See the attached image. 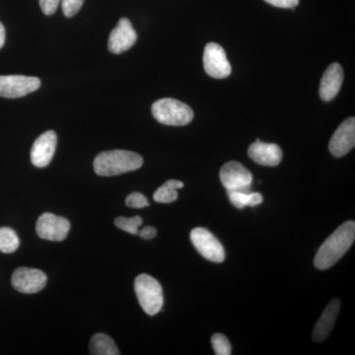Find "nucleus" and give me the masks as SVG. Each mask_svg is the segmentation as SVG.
Masks as SVG:
<instances>
[{
    "label": "nucleus",
    "instance_id": "22",
    "mask_svg": "<svg viewBox=\"0 0 355 355\" xmlns=\"http://www.w3.org/2000/svg\"><path fill=\"white\" fill-rule=\"evenodd\" d=\"M228 198L231 203L238 209L249 207L250 191H227Z\"/></svg>",
    "mask_w": 355,
    "mask_h": 355
},
{
    "label": "nucleus",
    "instance_id": "15",
    "mask_svg": "<svg viewBox=\"0 0 355 355\" xmlns=\"http://www.w3.org/2000/svg\"><path fill=\"white\" fill-rule=\"evenodd\" d=\"M343 83V70L340 64H331L324 71L320 83L319 94L324 101H331L340 92Z\"/></svg>",
    "mask_w": 355,
    "mask_h": 355
},
{
    "label": "nucleus",
    "instance_id": "28",
    "mask_svg": "<svg viewBox=\"0 0 355 355\" xmlns=\"http://www.w3.org/2000/svg\"><path fill=\"white\" fill-rule=\"evenodd\" d=\"M263 196L259 193H250L249 195V207H257V205H261L263 202Z\"/></svg>",
    "mask_w": 355,
    "mask_h": 355
},
{
    "label": "nucleus",
    "instance_id": "9",
    "mask_svg": "<svg viewBox=\"0 0 355 355\" xmlns=\"http://www.w3.org/2000/svg\"><path fill=\"white\" fill-rule=\"evenodd\" d=\"M70 223L64 217L46 212L39 217L36 231L40 238L49 241H62L67 237Z\"/></svg>",
    "mask_w": 355,
    "mask_h": 355
},
{
    "label": "nucleus",
    "instance_id": "5",
    "mask_svg": "<svg viewBox=\"0 0 355 355\" xmlns=\"http://www.w3.org/2000/svg\"><path fill=\"white\" fill-rule=\"evenodd\" d=\"M191 241L203 258L214 263L225 260V251L216 236L207 229L198 227L191 232Z\"/></svg>",
    "mask_w": 355,
    "mask_h": 355
},
{
    "label": "nucleus",
    "instance_id": "17",
    "mask_svg": "<svg viewBox=\"0 0 355 355\" xmlns=\"http://www.w3.org/2000/svg\"><path fill=\"white\" fill-rule=\"evenodd\" d=\"M90 354L95 355H119L118 347L114 340L105 334H96L91 338Z\"/></svg>",
    "mask_w": 355,
    "mask_h": 355
},
{
    "label": "nucleus",
    "instance_id": "18",
    "mask_svg": "<svg viewBox=\"0 0 355 355\" xmlns=\"http://www.w3.org/2000/svg\"><path fill=\"white\" fill-rule=\"evenodd\" d=\"M184 188V183L178 180H169L154 193L153 198L156 202L171 203L178 198V190Z\"/></svg>",
    "mask_w": 355,
    "mask_h": 355
},
{
    "label": "nucleus",
    "instance_id": "3",
    "mask_svg": "<svg viewBox=\"0 0 355 355\" xmlns=\"http://www.w3.org/2000/svg\"><path fill=\"white\" fill-rule=\"evenodd\" d=\"M154 119L167 125H189L193 119V110L181 101L172 98H163L153 105Z\"/></svg>",
    "mask_w": 355,
    "mask_h": 355
},
{
    "label": "nucleus",
    "instance_id": "13",
    "mask_svg": "<svg viewBox=\"0 0 355 355\" xmlns=\"http://www.w3.org/2000/svg\"><path fill=\"white\" fill-rule=\"evenodd\" d=\"M58 137L53 130H48L40 135L34 142L31 150L33 165L44 168L50 164L57 148Z\"/></svg>",
    "mask_w": 355,
    "mask_h": 355
},
{
    "label": "nucleus",
    "instance_id": "1",
    "mask_svg": "<svg viewBox=\"0 0 355 355\" xmlns=\"http://www.w3.org/2000/svg\"><path fill=\"white\" fill-rule=\"evenodd\" d=\"M354 239V221L342 224L318 250L314 259L315 266L318 270H324L336 265L343 254L349 251Z\"/></svg>",
    "mask_w": 355,
    "mask_h": 355
},
{
    "label": "nucleus",
    "instance_id": "27",
    "mask_svg": "<svg viewBox=\"0 0 355 355\" xmlns=\"http://www.w3.org/2000/svg\"><path fill=\"white\" fill-rule=\"evenodd\" d=\"M139 235L142 239L151 240L157 235V230L153 227V226H146V227L142 228L141 230L139 231Z\"/></svg>",
    "mask_w": 355,
    "mask_h": 355
},
{
    "label": "nucleus",
    "instance_id": "7",
    "mask_svg": "<svg viewBox=\"0 0 355 355\" xmlns=\"http://www.w3.org/2000/svg\"><path fill=\"white\" fill-rule=\"evenodd\" d=\"M220 181L224 188L230 191H250L253 176L241 163L230 161L222 166Z\"/></svg>",
    "mask_w": 355,
    "mask_h": 355
},
{
    "label": "nucleus",
    "instance_id": "25",
    "mask_svg": "<svg viewBox=\"0 0 355 355\" xmlns=\"http://www.w3.org/2000/svg\"><path fill=\"white\" fill-rule=\"evenodd\" d=\"M60 0H39L40 7L46 15H53L57 11Z\"/></svg>",
    "mask_w": 355,
    "mask_h": 355
},
{
    "label": "nucleus",
    "instance_id": "2",
    "mask_svg": "<svg viewBox=\"0 0 355 355\" xmlns=\"http://www.w3.org/2000/svg\"><path fill=\"white\" fill-rule=\"evenodd\" d=\"M144 164L139 154L127 150H110L98 154L94 160V171L102 177L116 176L135 171Z\"/></svg>",
    "mask_w": 355,
    "mask_h": 355
},
{
    "label": "nucleus",
    "instance_id": "11",
    "mask_svg": "<svg viewBox=\"0 0 355 355\" xmlns=\"http://www.w3.org/2000/svg\"><path fill=\"white\" fill-rule=\"evenodd\" d=\"M137 35L128 18H121L109 37V51L114 55L125 53L135 44Z\"/></svg>",
    "mask_w": 355,
    "mask_h": 355
},
{
    "label": "nucleus",
    "instance_id": "12",
    "mask_svg": "<svg viewBox=\"0 0 355 355\" xmlns=\"http://www.w3.org/2000/svg\"><path fill=\"white\" fill-rule=\"evenodd\" d=\"M355 146V119H347L334 133L329 144L331 153L336 157H343Z\"/></svg>",
    "mask_w": 355,
    "mask_h": 355
},
{
    "label": "nucleus",
    "instance_id": "14",
    "mask_svg": "<svg viewBox=\"0 0 355 355\" xmlns=\"http://www.w3.org/2000/svg\"><path fill=\"white\" fill-rule=\"evenodd\" d=\"M248 155L258 164L275 167L282 162V150L277 144H266L257 139L248 149Z\"/></svg>",
    "mask_w": 355,
    "mask_h": 355
},
{
    "label": "nucleus",
    "instance_id": "23",
    "mask_svg": "<svg viewBox=\"0 0 355 355\" xmlns=\"http://www.w3.org/2000/svg\"><path fill=\"white\" fill-rule=\"evenodd\" d=\"M84 0H62V12L67 17H73L83 6Z\"/></svg>",
    "mask_w": 355,
    "mask_h": 355
},
{
    "label": "nucleus",
    "instance_id": "21",
    "mask_svg": "<svg viewBox=\"0 0 355 355\" xmlns=\"http://www.w3.org/2000/svg\"><path fill=\"white\" fill-rule=\"evenodd\" d=\"M211 343L216 355H230L232 354L230 342L222 334H216V335L212 336Z\"/></svg>",
    "mask_w": 355,
    "mask_h": 355
},
{
    "label": "nucleus",
    "instance_id": "10",
    "mask_svg": "<svg viewBox=\"0 0 355 355\" xmlns=\"http://www.w3.org/2000/svg\"><path fill=\"white\" fill-rule=\"evenodd\" d=\"M48 277L37 268H19L12 275V286L21 293L33 294L43 291Z\"/></svg>",
    "mask_w": 355,
    "mask_h": 355
},
{
    "label": "nucleus",
    "instance_id": "6",
    "mask_svg": "<svg viewBox=\"0 0 355 355\" xmlns=\"http://www.w3.org/2000/svg\"><path fill=\"white\" fill-rule=\"evenodd\" d=\"M41 86L38 77L0 76V97L21 98L35 92Z\"/></svg>",
    "mask_w": 355,
    "mask_h": 355
},
{
    "label": "nucleus",
    "instance_id": "29",
    "mask_svg": "<svg viewBox=\"0 0 355 355\" xmlns=\"http://www.w3.org/2000/svg\"><path fill=\"white\" fill-rule=\"evenodd\" d=\"M4 43H6V28L2 23H0V49L4 46Z\"/></svg>",
    "mask_w": 355,
    "mask_h": 355
},
{
    "label": "nucleus",
    "instance_id": "26",
    "mask_svg": "<svg viewBox=\"0 0 355 355\" xmlns=\"http://www.w3.org/2000/svg\"><path fill=\"white\" fill-rule=\"evenodd\" d=\"M270 6L279 7V8L294 9L298 6L299 0H265Z\"/></svg>",
    "mask_w": 355,
    "mask_h": 355
},
{
    "label": "nucleus",
    "instance_id": "16",
    "mask_svg": "<svg viewBox=\"0 0 355 355\" xmlns=\"http://www.w3.org/2000/svg\"><path fill=\"white\" fill-rule=\"evenodd\" d=\"M340 308V301L338 299H333L329 303L313 330L312 338L314 342H324L330 336L331 331L335 326Z\"/></svg>",
    "mask_w": 355,
    "mask_h": 355
},
{
    "label": "nucleus",
    "instance_id": "20",
    "mask_svg": "<svg viewBox=\"0 0 355 355\" xmlns=\"http://www.w3.org/2000/svg\"><path fill=\"white\" fill-rule=\"evenodd\" d=\"M142 222L144 220L140 216H133L130 218L121 216L114 220V224H116V227L121 229V230L125 231L130 234L137 235L139 234V227L142 225Z\"/></svg>",
    "mask_w": 355,
    "mask_h": 355
},
{
    "label": "nucleus",
    "instance_id": "8",
    "mask_svg": "<svg viewBox=\"0 0 355 355\" xmlns=\"http://www.w3.org/2000/svg\"><path fill=\"white\" fill-rule=\"evenodd\" d=\"M203 67L205 72L214 78L224 79L230 76L231 65L220 44L209 43L205 46Z\"/></svg>",
    "mask_w": 355,
    "mask_h": 355
},
{
    "label": "nucleus",
    "instance_id": "24",
    "mask_svg": "<svg viewBox=\"0 0 355 355\" xmlns=\"http://www.w3.org/2000/svg\"><path fill=\"white\" fill-rule=\"evenodd\" d=\"M125 205L132 209H144L149 207L148 200L142 193H132L125 198Z\"/></svg>",
    "mask_w": 355,
    "mask_h": 355
},
{
    "label": "nucleus",
    "instance_id": "19",
    "mask_svg": "<svg viewBox=\"0 0 355 355\" xmlns=\"http://www.w3.org/2000/svg\"><path fill=\"white\" fill-rule=\"evenodd\" d=\"M20 241L15 231L8 227L0 228V252L11 254L19 248Z\"/></svg>",
    "mask_w": 355,
    "mask_h": 355
},
{
    "label": "nucleus",
    "instance_id": "4",
    "mask_svg": "<svg viewBox=\"0 0 355 355\" xmlns=\"http://www.w3.org/2000/svg\"><path fill=\"white\" fill-rule=\"evenodd\" d=\"M135 291L140 306L147 315L154 316L162 310L164 303L162 286L154 277L146 273L139 275L135 279Z\"/></svg>",
    "mask_w": 355,
    "mask_h": 355
}]
</instances>
